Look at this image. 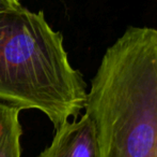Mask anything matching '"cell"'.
<instances>
[{"label": "cell", "mask_w": 157, "mask_h": 157, "mask_svg": "<svg viewBox=\"0 0 157 157\" xmlns=\"http://www.w3.org/2000/svg\"><path fill=\"white\" fill-rule=\"evenodd\" d=\"M87 84L68 60L63 36L18 0H0V101L43 112L55 128L77 118Z\"/></svg>", "instance_id": "obj_2"}, {"label": "cell", "mask_w": 157, "mask_h": 157, "mask_svg": "<svg viewBox=\"0 0 157 157\" xmlns=\"http://www.w3.org/2000/svg\"><path fill=\"white\" fill-rule=\"evenodd\" d=\"M85 113L101 157H157V29L129 27L104 54Z\"/></svg>", "instance_id": "obj_1"}, {"label": "cell", "mask_w": 157, "mask_h": 157, "mask_svg": "<svg viewBox=\"0 0 157 157\" xmlns=\"http://www.w3.org/2000/svg\"><path fill=\"white\" fill-rule=\"evenodd\" d=\"M21 110L0 101V157H21Z\"/></svg>", "instance_id": "obj_4"}, {"label": "cell", "mask_w": 157, "mask_h": 157, "mask_svg": "<svg viewBox=\"0 0 157 157\" xmlns=\"http://www.w3.org/2000/svg\"><path fill=\"white\" fill-rule=\"evenodd\" d=\"M18 1H19V0H18Z\"/></svg>", "instance_id": "obj_5"}, {"label": "cell", "mask_w": 157, "mask_h": 157, "mask_svg": "<svg viewBox=\"0 0 157 157\" xmlns=\"http://www.w3.org/2000/svg\"><path fill=\"white\" fill-rule=\"evenodd\" d=\"M56 130L52 143L37 157H101L96 128L87 113Z\"/></svg>", "instance_id": "obj_3"}]
</instances>
